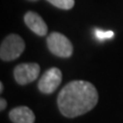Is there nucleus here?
<instances>
[{"instance_id":"11","label":"nucleus","mask_w":123,"mask_h":123,"mask_svg":"<svg viewBox=\"0 0 123 123\" xmlns=\"http://www.w3.org/2000/svg\"><path fill=\"white\" fill-rule=\"evenodd\" d=\"M3 87H4V86H3V83H2V82H0V92H2V91H3Z\"/></svg>"},{"instance_id":"5","label":"nucleus","mask_w":123,"mask_h":123,"mask_svg":"<svg viewBox=\"0 0 123 123\" xmlns=\"http://www.w3.org/2000/svg\"><path fill=\"white\" fill-rule=\"evenodd\" d=\"M40 73V66L36 63H24L14 68V80L20 85H27L35 81Z\"/></svg>"},{"instance_id":"10","label":"nucleus","mask_w":123,"mask_h":123,"mask_svg":"<svg viewBox=\"0 0 123 123\" xmlns=\"http://www.w3.org/2000/svg\"><path fill=\"white\" fill-rule=\"evenodd\" d=\"M6 106H7L6 101L3 98H1V99H0V111H4Z\"/></svg>"},{"instance_id":"3","label":"nucleus","mask_w":123,"mask_h":123,"mask_svg":"<svg viewBox=\"0 0 123 123\" xmlns=\"http://www.w3.org/2000/svg\"><path fill=\"white\" fill-rule=\"evenodd\" d=\"M47 47L52 55L60 57H70L73 53V45L71 41L62 33L52 32L46 39Z\"/></svg>"},{"instance_id":"4","label":"nucleus","mask_w":123,"mask_h":123,"mask_svg":"<svg viewBox=\"0 0 123 123\" xmlns=\"http://www.w3.org/2000/svg\"><path fill=\"white\" fill-rule=\"evenodd\" d=\"M63 75L59 68L53 67L44 72L38 81V89L44 94H50L61 85Z\"/></svg>"},{"instance_id":"2","label":"nucleus","mask_w":123,"mask_h":123,"mask_svg":"<svg viewBox=\"0 0 123 123\" xmlns=\"http://www.w3.org/2000/svg\"><path fill=\"white\" fill-rule=\"evenodd\" d=\"M24 39L18 34H10L3 39L0 46V57L4 62L17 60L25 50Z\"/></svg>"},{"instance_id":"7","label":"nucleus","mask_w":123,"mask_h":123,"mask_svg":"<svg viewBox=\"0 0 123 123\" xmlns=\"http://www.w3.org/2000/svg\"><path fill=\"white\" fill-rule=\"evenodd\" d=\"M9 119L13 123H34L35 114L30 108L21 106L11 109L9 112Z\"/></svg>"},{"instance_id":"12","label":"nucleus","mask_w":123,"mask_h":123,"mask_svg":"<svg viewBox=\"0 0 123 123\" xmlns=\"http://www.w3.org/2000/svg\"><path fill=\"white\" fill-rule=\"evenodd\" d=\"M29 1H37V0H29Z\"/></svg>"},{"instance_id":"6","label":"nucleus","mask_w":123,"mask_h":123,"mask_svg":"<svg viewBox=\"0 0 123 123\" xmlns=\"http://www.w3.org/2000/svg\"><path fill=\"white\" fill-rule=\"evenodd\" d=\"M24 21L27 27L38 36H45L47 34V25L37 12L28 11L24 17Z\"/></svg>"},{"instance_id":"1","label":"nucleus","mask_w":123,"mask_h":123,"mask_svg":"<svg viewBox=\"0 0 123 123\" xmlns=\"http://www.w3.org/2000/svg\"><path fill=\"white\" fill-rule=\"evenodd\" d=\"M98 101V90L93 84L84 80H74L62 88L57 97V106L65 117L75 118L91 111Z\"/></svg>"},{"instance_id":"8","label":"nucleus","mask_w":123,"mask_h":123,"mask_svg":"<svg viewBox=\"0 0 123 123\" xmlns=\"http://www.w3.org/2000/svg\"><path fill=\"white\" fill-rule=\"evenodd\" d=\"M47 1L53 6L64 10H69L73 8L75 4V0H47Z\"/></svg>"},{"instance_id":"9","label":"nucleus","mask_w":123,"mask_h":123,"mask_svg":"<svg viewBox=\"0 0 123 123\" xmlns=\"http://www.w3.org/2000/svg\"><path fill=\"white\" fill-rule=\"evenodd\" d=\"M95 37L99 40H105V39H110V38L114 37V32L113 31H103L99 29L94 30Z\"/></svg>"}]
</instances>
